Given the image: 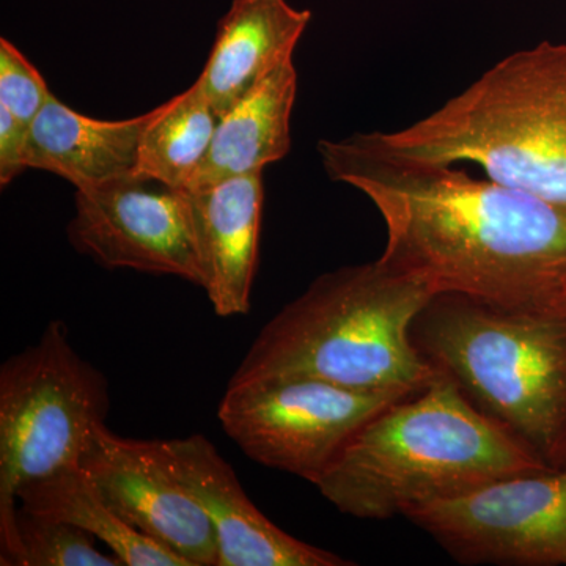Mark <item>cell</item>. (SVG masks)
<instances>
[{
    "mask_svg": "<svg viewBox=\"0 0 566 566\" xmlns=\"http://www.w3.org/2000/svg\"><path fill=\"white\" fill-rule=\"evenodd\" d=\"M109 385L81 357L65 324H48L35 345L0 367V553L13 545L17 491L80 463L109 412Z\"/></svg>",
    "mask_w": 566,
    "mask_h": 566,
    "instance_id": "6",
    "label": "cell"
},
{
    "mask_svg": "<svg viewBox=\"0 0 566 566\" xmlns=\"http://www.w3.org/2000/svg\"><path fill=\"white\" fill-rule=\"evenodd\" d=\"M219 120L218 112L193 82L188 91L156 107L142 136L136 172L188 191Z\"/></svg>",
    "mask_w": 566,
    "mask_h": 566,
    "instance_id": "17",
    "label": "cell"
},
{
    "mask_svg": "<svg viewBox=\"0 0 566 566\" xmlns=\"http://www.w3.org/2000/svg\"><path fill=\"white\" fill-rule=\"evenodd\" d=\"M411 334L428 364L476 409L551 468L566 465V315L436 294Z\"/></svg>",
    "mask_w": 566,
    "mask_h": 566,
    "instance_id": "5",
    "label": "cell"
},
{
    "mask_svg": "<svg viewBox=\"0 0 566 566\" xmlns=\"http://www.w3.org/2000/svg\"><path fill=\"white\" fill-rule=\"evenodd\" d=\"M546 469L534 450L438 371L357 428L315 486L345 515L381 521Z\"/></svg>",
    "mask_w": 566,
    "mask_h": 566,
    "instance_id": "2",
    "label": "cell"
},
{
    "mask_svg": "<svg viewBox=\"0 0 566 566\" xmlns=\"http://www.w3.org/2000/svg\"><path fill=\"white\" fill-rule=\"evenodd\" d=\"M406 517L460 562L566 566V465L495 480Z\"/></svg>",
    "mask_w": 566,
    "mask_h": 566,
    "instance_id": "8",
    "label": "cell"
},
{
    "mask_svg": "<svg viewBox=\"0 0 566 566\" xmlns=\"http://www.w3.org/2000/svg\"><path fill=\"white\" fill-rule=\"evenodd\" d=\"M296 92L293 57L286 59L222 115L188 191L227 178L263 172L268 164L285 158L292 145L290 120Z\"/></svg>",
    "mask_w": 566,
    "mask_h": 566,
    "instance_id": "15",
    "label": "cell"
},
{
    "mask_svg": "<svg viewBox=\"0 0 566 566\" xmlns=\"http://www.w3.org/2000/svg\"><path fill=\"white\" fill-rule=\"evenodd\" d=\"M374 136L412 161L474 164L491 180L566 208V43L506 55L433 114Z\"/></svg>",
    "mask_w": 566,
    "mask_h": 566,
    "instance_id": "4",
    "label": "cell"
},
{
    "mask_svg": "<svg viewBox=\"0 0 566 566\" xmlns=\"http://www.w3.org/2000/svg\"><path fill=\"white\" fill-rule=\"evenodd\" d=\"M155 109L128 120H96L50 96L29 128V169L65 178L76 189L134 174Z\"/></svg>",
    "mask_w": 566,
    "mask_h": 566,
    "instance_id": "14",
    "label": "cell"
},
{
    "mask_svg": "<svg viewBox=\"0 0 566 566\" xmlns=\"http://www.w3.org/2000/svg\"><path fill=\"white\" fill-rule=\"evenodd\" d=\"M188 192L202 289L216 315H245L259 264L262 172L227 178Z\"/></svg>",
    "mask_w": 566,
    "mask_h": 566,
    "instance_id": "12",
    "label": "cell"
},
{
    "mask_svg": "<svg viewBox=\"0 0 566 566\" xmlns=\"http://www.w3.org/2000/svg\"><path fill=\"white\" fill-rule=\"evenodd\" d=\"M331 180L375 205L386 226L379 259L430 283L512 312L566 315V208L475 178L458 166L387 151L374 133L319 140Z\"/></svg>",
    "mask_w": 566,
    "mask_h": 566,
    "instance_id": "1",
    "label": "cell"
},
{
    "mask_svg": "<svg viewBox=\"0 0 566 566\" xmlns=\"http://www.w3.org/2000/svg\"><path fill=\"white\" fill-rule=\"evenodd\" d=\"M434 296L430 283L381 259L319 275L264 324L229 385L312 378L415 394L438 374L411 334Z\"/></svg>",
    "mask_w": 566,
    "mask_h": 566,
    "instance_id": "3",
    "label": "cell"
},
{
    "mask_svg": "<svg viewBox=\"0 0 566 566\" xmlns=\"http://www.w3.org/2000/svg\"><path fill=\"white\" fill-rule=\"evenodd\" d=\"M52 93L46 81L9 40H0V106L31 126Z\"/></svg>",
    "mask_w": 566,
    "mask_h": 566,
    "instance_id": "19",
    "label": "cell"
},
{
    "mask_svg": "<svg viewBox=\"0 0 566 566\" xmlns=\"http://www.w3.org/2000/svg\"><path fill=\"white\" fill-rule=\"evenodd\" d=\"M167 464L210 517L218 566H346L329 551L283 532L252 504L232 465L202 434L159 441Z\"/></svg>",
    "mask_w": 566,
    "mask_h": 566,
    "instance_id": "11",
    "label": "cell"
},
{
    "mask_svg": "<svg viewBox=\"0 0 566 566\" xmlns=\"http://www.w3.org/2000/svg\"><path fill=\"white\" fill-rule=\"evenodd\" d=\"M408 395L312 378L263 379L229 385L218 417L252 461L315 485L357 428Z\"/></svg>",
    "mask_w": 566,
    "mask_h": 566,
    "instance_id": "7",
    "label": "cell"
},
{
    "mask_svg": "<svg viewBox=\"0 0 566 566\" xmlns=\"http://www.w3.org/2000/svg\"><path fill=\"white\" fill-rule=\"evenodd\" d=\"M312 13L286 0H233L196 84L219 117L286 59L293 57Z\"/></svg>",
    "mask_w": 566,
    "mask_h": 566,
    "instance_id": "13",
    "label": "cell"
},
{
    "mask_svg": "<svg viewBox=\"0 0 566 566\" xmlns=\"http://www.w3.org/2000/svg\"><path fill=\"white\" fill-rule=\"evenodd\" d=\"M76 191L69 238L77 251L109 270L203 285L188 191L137 172Z\"/></svg>",
    "mask_w": 566,
    "mask_h": 566,
    "instance_id": "9",
    "label": "cell"
},
{
    "mask_svg": "<svg viewBox=\"0 0 566 566\" xmlns=\"http://www.w3.org/2000/svg\"><path fill=\"white\" fill-rule=\"evenodd\" d=\"M17 504L32 515L82 528L109 547L125 566H189L123 521L80 463L25 483L17 491Z\"/></svg>",
    "mask_w": 566,
    "mask_h": 566,
    "instance_id": "16",
    "label": "cell"
},
{
    "mask_svg": "<svg viewBox=\"0 0 566 566\" xmlns=\"http://www.w3.org/2000/svg\"><path fill=\"white\" fill-rule=\"evenodd\" d=\"M115 513L189 566H218L210 517L175 475L159 441H139L99 424L80 458Z\"/></svg>",
    "mask_w": 566,
    "mask_h": 566,
    "instance_id": "10",
    "label": "cell"
},
{
    "mask_svg": "<svg viewBox=\"0 0 566 566\" xmlns=\"http://www.w3.org/2000/svg\"><path fill=\"white\" fill-rule=\"evenodd\" d=\"M31 126L18 120L0 106V185H10L18 175L29 169L28 148Z\"/></svg>",
    "mask_w": 566,
    "mask_h": 566,
    "instance_id": "20",
    "label": "cell"
},
{
    "mask_svg": "<svg viewBox=\"0 0 566 566\" xmlns=\"http://www.w3.org/2000/svg\"><path fill=\"white\" fill-rule=\"evenodd\" d=\"M87 532L52 517L18 509L13 545L0 556L2 565L125 566L115 554H104Z\"/></svg>",
    "mask_w": 566,
    "mask_h": 566,
    "instance_id": "18",
    "label": "cell"
}]
</instances>
